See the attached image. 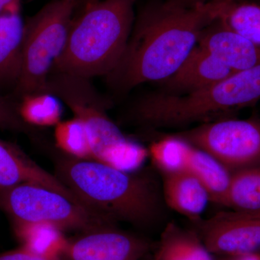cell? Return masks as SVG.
<instances>
[{"label":"cell","mask_w":260,"mask_h":260,"mask_svg":"<svg viewBox=\"0 0 260 260\" xmlns=\"http://www.w3.org/2000/svg\"><path fill=\"white\" fill-rule=\"evenodd\" d=\"M234 0L185 5L169 1L148 7L135 20L121 60L107 75L110 86L127 90L141 84L165 81L197 45L200 35Z\"/></svg>","instance_id":"1"},{"label":"cell","mask_w":260,"mask_h":260,"mask_svg":"<svg viewBox=\"0 0 260 260\" xmlns=\"http://www.w3.org/2000/svg\"><path fill=\"white\" fill-rule=\"evenodd\" d=\"M55 169L56 177L82 204L114 221L145 226L161 215L164 198L151 178L66 154L57 159Z\"/></svg>","instance_id":"2"},{"label":"cell","mask_w":260,"mask_h":260,"mask_svg":"<svg viewBox=\"0 0 260 260\" xmlns=\"http://www.w3.org/2000/svg\"><path fill=\"white\" fill-rule=\"evenodd\" d=\"M135 0H99L73 18L52 73L90 79L110 74L122 57L135 23Z\"/></svg>","instance_id":"3"},{"label":"cell","mask_w":260,"mask_h":260,"mask_svg":"<svg viewBox=\"0 0 260 260\" xmlns=\"http://www.w3.org/2000/svg\"><path fill=\"white\" fill-rule=\"evenodd\" d=\"M259 99L260 64L195 91L149 95L135 106L133 116L148 126H183L249 107Z\"/></svg>","instance_id":"4"},{"label":"cell","mask_w":260,"mask_h":260,"mask_svg":"<svg viewBox=\"0 0 260 260\" xmlns=\"http://www.w3.org/2000/svg\"><path fill=\"white\" fill-rule=\"evenodd\" d=\"M42 92L56 95L86 128L92 159L120 169L129 161L135 143L126 138L107 114V103L88 78L52 73Z\"/></svg>","instance_id":"5"},{"label":"cell","mask_w":260,"mask_h":260,"mask_svg":"<svg viewBox=\"0 0 260 260\" xmlns=\"http://www.w3.org/2000/svg\"><path fill=\"white\" fill-rule=\"evenodd\" d=\"M79 0H52L25 23L21 74L16 92L20 97L44 90L68 42Z\"/></svg>","instance_id":"6"},{"label":"cell","mask_w":260,"mask_h":260,"mask_svg":"<svg viewBox=\"0 0 260 260\" xmlns=\"http://www.w3.org/2000/svg\"><path fill=\"white\" fill-rule=\"evenodd\" d=\"M0 208L13 223H49L63 232H85L115 223L62 193L32 183L0 191Z\"/></svg>","instance_id":"7"},{"label":"cell","mask_w":260,"mask_h":260,"mask_svg":"<svg viewBox=\"0 0 260 260\" xmlns=\"http://www.w3.org/2000/svg\"><path fill=\"white\" fill-rule=\"evenodd\" d=\"M175 137L206 152L231 172L260 164V118L224 119Z\"/></svg>","instance_id":"8"},{"label":"cell","mask_w":260,"mask_h":260,"mask_svg":"<svg viewBox=\"0 0 260 260\" xmlns=\"http://www.w3.org/2000/svg\"><path fill=\"white\" fill-rule=\"evenodd\" d=\"M150 155L160 172H186L198 178L212 203L224 206L232 172L209 154L173 137L152 145Z\"/></svg>","instance_id":"9"},{"label":"cell","mask_w":260,"mask_h":260,"mask_svg":"<svg viewBox=\"0 0 260 260\" xmlns=\"http://www.w3.org/2000/svg\"><path fill=\"white\" fill-rule=\"evenodd\" d=\"M194 224L211 254L229 258L260 253V211L220 212Z\"/></svg>","instance_id":"10"},{"label":"cell","mask_w":260,"mask_h":260,"mask_svg":"<svg viewBox=\"0 0 260 260\" xmlns=\"http://www.w3.org/2000/svg\"><path fill=\"white\" fill-rule=\"evenodd\" d=\"M150 248L143 238L104 227L68 240L61 260H139Z\"/></svg>","instance_id":"11"},{"label":"cell","mask_w":260,"mask_h":260,"mask_svg":"<svg viewBox=\"0 0 260 260\" xmlns=\"http://www.w3.org/2000/svg\"><path fill=\"white\" fill-rule=\"evenodd\" d=\"M198 45L234 73L260 64V47L229 28L220 18L203 30Z\"/></svg>","instance_id":"12"},{"label":"cell","mask_w":260,"mask_h":260,"mask_svg":"<svg viewBox=\"0 0 260 260\" xmlns=\"http://www.w3.org/2000/svg\"><path fill=\"white\" fill-rule=\"evenodd\" d=\"M23 183L45 186L80 202L64 183L38 165L20 147L0 139V191Z\"/></svg>","instance_id":"13"},{"label":"cell","mask_w":260,"mask_h":260,"mask_svg":"<svg viewBox=\"0 0 260 260\" xmlns=\"http://www.w3.org/2000/svg\"><path fill=\"white\" fill-rule=\"evenodd\" d=\"M234 73L221 61L197 45L177 71L164 82L172 90L169 93H186L214 85Z\"/></svg>","instance_id":"14"},{"label":"cell","mask_w":260,"mask_h":260,"mask_svg":"<svg viewBox=\"0 0 260 260\" xmlns=\"http://www.w3.org/2000/svg\"><path fill=\"white\" fill-rule=\"evenodd\" d=\"M164 203L193 223L202 220L209 202V191L198 178L182 172H161Z\"/></svg>","instance_id":"15"},{"label":"cell","mask_w":260,"mask_h":260,"mask_svg":"<svg viewBox=\"0 0 260 260\" xmlns=\"http://www.w3.org/2000/svg\"><path fill=\"white\" fill-rule=\"evenodd\" d=\"M25 23L20 12L0 15V88L16 87L21 74Z\"/></svg>","instance_id":"16"},{"label":"cell","mask_w":260,"mask_h":260,"mask_svg":"<svg viewBox=\"0 0 260 260\" xmlns=\"http://www.w3.org/2000/svg\"><path fill=\"white\" fill-rule=\"evenodd\" d=\"M13 229L21 246L45 257L61 259L69 240L51 224L13 223Z\"/></svg>","instance_id":"17"},{"label":"cell","mask_w":260,"mask_h":260,"mask_svg":"<svg viewBox=\"0 0 260 260\" xmlns=\"http://www.w3.org/2000/svg\"><path fill=\"white\" fill-rule=\"evenodd\" d=\"M157 251L161 260H214L195 231L184 230L174 223L162 232Z\"/></svg>","instance_id":"18"},{"label":"cell","mask_w":260,"mask_h":260,"mask_svg":"<svg viewBox=\"0 0 260 260\" xmlns=\"http://www.w3.org/2000/svg\"><path fill=\"white\" fill-rule=\"evenodd\" d=\"M224 206L235 211H260V164L232 173Z\"/></svg>","instance_id":"19"},{"label":"cell","mask_w":260,"mask_h":260,"mask_svg":"<svg viewBox=\"0 0 260 260\" xmlns=\"http://www.w3.org/2000/svg\"><path fill=\"white\" fill-rule=\"evenodd\" d=\"M17 104L19 116L27 125L55 126L61 121L63 109L59 98L47 92L27 94Z\"/></svg>","instance_id":"20"},{"label":"cell","mask_w":260,"mask_h":260,"mask_svg":"<svg viewBox=\"0 0 260 260\" xmlns=\"http://www.w3.org/2000/svg\"><path fill=\"white\" fill-rule=\"evenodd\" d=\"M56 146L64 154L79 159H92L86 128L78 118L61 121L54 129Z\"/></svg>","instance_id":"21"},{"label":"cell","mask_w":260,"mask_h":260,"mask_svg":"<svg viewBox=\"0 0 260 260\" xmlns=\"http://www.w3.org/2000/svg\"><path fill=\"white\" fill-rule=\"evenodd\" d=\"M220 19L229 28L260 47V5L234 0Z\"/></svg>","instance_id":"22"},{"label":"cell","mask_w":260,"mask_h":260,"mask_svg":"<svg viewBox=\"0 0 260 260\" xmlns=\"http://www.w3.org/2000/svg\"><path fill=\"white\" fill-rule=\"evenodd\" d=\"M0 129L29 133L31 126L23 122L18 112V105L0 92Z\"/></svg>","instance_id":"23"},{"label":"cell","mask_w":260,"mask_h":260,"mask_svg":"<svg viewBox=\"0 0 260 260\" xmlns=\"http://www.w3.org/2000/svg\"><path fill=\"white\" fill-rule=\"evenodd\" d=\"M0 260H61L39 255L23 246L0 253Z\"/></svg>","instance_id":"24"},{"label":"cell","mask_w":260,"mask_h":260,"mask_svg":"<svg viewBox=\"0 0 260 260\" xmlns=\"http://www.w3.org/2000/svg\"><path fill=\"white\" fill-rule=\"evenodd\" d=\"M21 0H0V15L20 12Z\"/></svg>","instance_id":"25"},{"label":"cell","mask_w":260,"mask_h":260,"mask_svg":"<svg viewBox=\"0 0 260 260\" xmlns=\"http://www.w3.org/2000/svg\"><path fill=\"white\" fill-rule=\"evenodd\" d=\"M227 260H260V253H252L235 257L225 258Z\"/></svg>","instance_id":"26"},{"label":"cell","mask_w":260,"mask_h":260,"mask_svg":"<svg viewBox=\"0 0 260 260\" xmlns=\"http://www.w3.org/2000/svg\"><path fill=\"white\" fill-rule=\"evenodd\" d=\"M153 260H161L160 259V256L159 255L158 251L155 253V256H154Z\"/></svg>","instance_id":"27"},{"label":"cell","mask_w":260,"mask_h":260,"mask_svg":"<svg viewBox=\"0 0 260 260\" xmlns=\"http://www.w3.org/2000/svg\"><path fill=\"white\" fill-rule=\"evenodd\" d=\"M99 1V0H85V4H88V3H95V2Z\"/></svg>","instance_id":"28"},{"label":"cell","mask_w":260,"mask_h":260,"mask_svg":"<svg viewBox=\"0 0 260 260\" xmlns=\"http://www.w3.org/2000/svg\"><path fill=\"white\" fill-rule=\"evenodd\" d=\"M224 260H227V259H224Z\"/></svg>","instance_id":"29"}]
</instances>
